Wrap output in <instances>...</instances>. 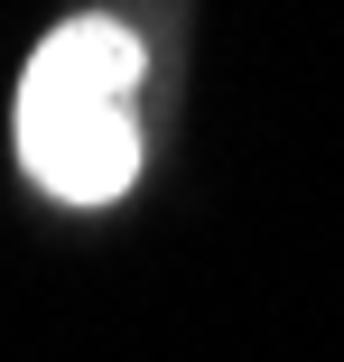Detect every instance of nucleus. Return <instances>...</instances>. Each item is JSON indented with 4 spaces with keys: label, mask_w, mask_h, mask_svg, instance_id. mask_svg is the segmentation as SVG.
Instances as JSON below:
<instances>
[{
    "label": "nucleus",
    "mask_w": 344,
    "mask_h": 362,
    "mask_svg": "<svg viewBox=\"0 0 344 362\" xmlns=\"http://www.w3.org/2000/svg\"><path fill=\"white\" fill-rule=\"evenodd\" d=\"M140 37L121 19H65L19 75V168L65 204H112L140 177Z\"/></svg>",
    "instance_id": "f257e3e1"
}]
</instances>
